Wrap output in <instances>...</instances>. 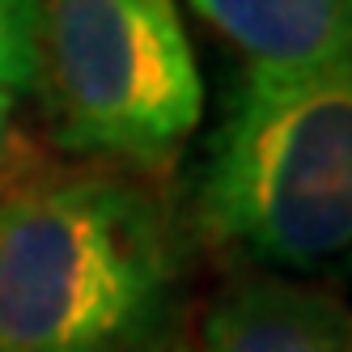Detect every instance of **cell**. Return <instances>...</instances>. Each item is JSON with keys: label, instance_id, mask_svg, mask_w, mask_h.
Masks as SVG:
<instances>
[{"label": "cell", "instance_id": "cell-3", "mask_svg": "<svg viewBox=\"0 0 352 352\" xmlns=\"http://www.w3.org/2000/svg\"><path fill=\"white\" fill-rule=\"evenodd\" d=\"M60 148L157 170L204 115L179 0H38V85Z\"/></svg>", "mask_w": 352, "mask_h": 352}, {"label": "cell", "instance_id": "cell-8", "mask_svg": "<svg viewBox=\"0 0 352 352\" xmlns=\"http://www.w3.org/2000/svg\"><path fill=\"white\" fill-rule=\"evenodd\" d=\"M174 352H195V348H191V344H179V348H174Z\"/></svg>", "mask_w": 352, "mask_h": 352}, {"label": "cell", "instance_id": "cell-7", "mask_svg": "<svg viewBox=\"0 0 352 352\" xmlns=\"http://www.w3.org/2000/svg\"><path fill=\"white\" fill-rule=\"evenodd\" d=\"M13 111H17V94L0 89V162L9 153V132H13Z\"/></svg>", "mask_w": 352, "mask_h": 352}, {"label": "cell", "instance_id": "cell-4", "mask_svg": "<svg viewBox=\"0 0 352 352\" xmlns=\"http://www.w3.org/2000/svg\"><path fill=\"white\" fill-rule=\"evenodd\" d=\"M199 352H352V310L318 280L246 272L212 297Z\"/></svg>", "mask_w": 352, "mask_h": 352}, {"label": "cell", "instance_id": "cell-1", "mask_svg": "<svg viewBox=\"0 0 352 352\" xmlns=\"http://www.w3.org/2000/svg\"><path fill=\"white\" fill-rule=\"evenodd\" d=\"M191 242L140 179L34 170L0 191V352H174Z\"/></svg>", "mask_w": 352, "mask_h": 352}, {"label": "cell", "instance_id": "cell-5", "mask_svg": "<svg viewBox=\"0 0 352 352\" xmlns=\"http://www.w3.org/2000/svg\"><path fill=\"white\" fill-rule=\"evenodd\" d=\"M246 68L310 72L352 60V0H191Z\"/></svg>", "mask_w": 352, "mask_h": 352}, {"label": "cell", "instance_id": "cell-2", "mask_svg": "<svg viewBox=\"0 0 352 352\" xmlns=\"http://www.w3.org/2000/svg\"><path fill=\"white\" fill-rule=\"evenodd\" d=\"M191 221L255 272H352V60L242 68L199 153Z\"/></svg>", "mask_w": 352, "mask_h": 352}, {"label": "cell", "instance_id": "cell-6", "mask_svg": "<svg viewBox=\"0 0 352 352\" xmlns=\"http://www.w3.org/2000/svg\"><path fill=\"white\" fill-rule=\"evenodd\" d=\"M38 85V0H0V89Z\"/></svg>", "mask_w": 352, "mask_h": 352}]
</instances>
